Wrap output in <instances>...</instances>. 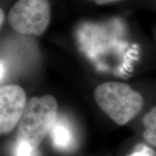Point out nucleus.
Here are the masks:
<instances>
[{
    "label": "nucleus",
    "mask_w": 156,
    "mask_h": 156,
    "mask_svg": "<svg viewBox=\"0 0 156 156\" xmlns=\"http://www.w3.org/2000/svg\"><path fill=\"white\" fill-rule=\"evenodd\" d=\"M95 102L118 125H124L139 114L143 106L140 93L128 84L108 82L100 84L94 91Z\"/></svg>",
    "instance_id": "f257e3e1"
},
{
    "label": "nucleus",
    "mask_w": 156,
    "mask_h": 156,
    "mask_svg": "<svg viewBox=\"0 0 156 156\" xmlns=\"http://www.w3.org/2000/svg\"><path fill=\"white\" fill-rule=\"evenodd\" d=\"M57 102L54 96H35L27 101L17 124V140L37 148L56 121Z\"/></svg>",
    "instance_id": "f03ea898"
},
{
    "label": "nucleus",
    "mask_w": 156,
    "mask_h": 156,
    "mask_svg": "<svg viewBox=\"0 0 156 156\" xmlns=\"http://www.w3.org/2000/svg\"><path fill=\"white\" fill-rule=\"evenodd\" d=\"M11 26L23 35L39 36L50 21L49 0H17L8 15Z\"/></svg>",
    "instance_id": "7ed1b4c3"
},
{
    "label": "nucleus",
    "mask_w": 156,
    "mask_h": 156,
    "mask_svg": "<svg viewBox=\"0 0 156 156\" xmlns=\"http://www.w3.org/2000/svg\"><path fill=\"white\" fill-rule=\"evenodd\" d=\"M27 104L24 90L17 85H4L0 89V133L8 134L17 126Z\"/></svg>",
    "instance_id": "20e7f679"
},
{
    "label": "nucleus",
    "mask_w": 156,
    "mask_h": 156,
    "mask_svg": "<svg viewBox=\"0 0 156 156\" xmlns=\"http://www.w3.org/2000/svg\"><path fill=\"white\" fill-rule=\"evenodd\" d=\"M49 134L53 145L59 149H67L72 144L71 129L63 120L59 119L58 116L50 128Z\"/></svg>",
    "instance_id": "39448f33"
},
{
    "label": "nucleus",
    "mask_w": 156,
    "mask_h": 156,
    "mask_svg": "<svg viewBox=\"0 0 156 156\" xmlns=\"http://www.w3.org/2000/svg\"><path fill=\"white\" fill-rule=\"evenodd\" d=\"M142 122L145 127V131L143 132L144 139L150 145L156 147V107L146 114Z\"/></svg>",
    "instance_id": "423d86ee"
},
{
    "label": "nucleus",
    "mask_w": 156,
    "mask_h": 156,
    "mask_svg": "<svg viewBox=\"0 0 156 156\" xmlns=\"http://www.w3.org/2000/svg\"><path fill=\"white\" fill-rule=\"evenodd\" d=\"M37 148L28 144L25 141L17 140L15 156H37Z\"/></svg>",
    "instance_id": "0eeeda50"
},
{
    "label": "nucleus",
    "mask_w": 156,
    "mask_h": 156,
    "mask_svg": "<svg viewBox=\"0 0 156 156\" xmlns=\"http://www.w3.org/2000/svg\"><path fill=\"white\" fill-rule=\"evenodd\" d=\"M127 156H155V152L146 146H142L139 150Z\"/></svg>",
    "instance_id": "6e6552de"
},
{
    "label": "nucleus",
    "mask_w": 156,
    "mask_h": 156,
    "mask_svg": "<svg viewBox=\"0 0 156 156\" xmlns=\"http://www.w3.org/2000/svg\"><path fill=\"white\" fill-rule=\"evenodd\" d=\"M90 1H94L97 5H106V4H110L113 2H116L118 0H90Z\"/></svg>",
    "instance_id": "1a4fd4ad"
},
{
    "label": "nucleus",
    "mask_w": 156,
    "mask_h": 156,
    "mask_svg": "<svg viewBox=\"0 0 156 156\" xmlns=\"http://www.w3.org/2000/svg\"><path fill=\"white\" fill-rule=\"evenodd\" d=\"M0 24H1V26L3 25V23H4V22H5V13H4V11H3V10L1 9L0 10Z\"/></svg>",
    "instance_id": "9d476101"
}]
</instances>
